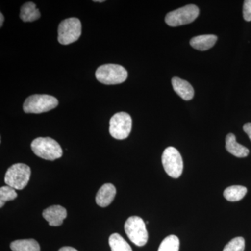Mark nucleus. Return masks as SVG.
<instances>
[{
    "label": "nucleus",
    "instance_id": "f257e3e1",
    "mask_svg": "<svg viewBox=\"0 0 251 251\" xmlns=\"http://www.w3.org/2000/svg\"><path fill=\"white\" fill-rule=\"evenodd\" d=\"M31 148L36 156L49 161H54L61 158L62 149L56 140L49 138H38L33 140Z\"/></svg>",
    "mask_w": 251,
    "mask_h": 251
},
{
    "label": "nucleus",
    "instance_id": "f03ea898",
    "mask_svg": "<svg viewBox=\"0 0 251 251\" xmlns=\"http://www.w3.org/2000/svg\"><path fill=\"white\" fill-rule=\"evenodd\" d=\"M96 77L105 85H117L126 80L128 72L125 67L118 64H104L97 69Z\"/></svg>",
    "mask_w": 251,
    "mask_h": 251
},
{
    "label": "nucleus",
    "instance_id": "7ed1b4c3",
    "mask_svg": "<svg viewBox=\"0 0 251 251\" xmlns=\"http://www.w3.org/2000/svg\"><path fill=\"white\" fill-rule=\"evenodd\" d=\"M58 100L48 94H34L28 97L23 104V110L26 113L40 114L55 108Z\"/></svg>",
    "mask_w": 251,
    "mask_h": 251
},
{
    "label": "nucleus",
    "instance_id": "20e7f679",
    "mask_svg": "<svg viewBox=\"0 0 251 251\" xmlns=\"http://www.w3.org/2000/svg\"><path fill=\"white\" fill-rule=\"evenodd\" d=\"M31 176V169L27 165L16 163L10 167L5 175L4 181L7 186L16 190L25 188Z\"/></svg>",
    "mask_w": 251,
    "mask_h": 251
},
{
    "label": "nucleus",
    "instance_id": "39448f33",
    "mask_svg": "<svg viewBox=\"0 0 251 251\" xmlns=\"http://www.w3.org/2000/svg\"><path fill=\"white\" fill-rule=\"evenodd\" d=\"M126 234L128 239L138 247H143L148 241L146 224L139 216H130L125 225Z\"/></svg>",
    "mask_w": 251,
    "mask_h": 251
},
{
    "label": "nucleus",
    "instance_id": "423d86ee",
    "mask_svg": "<svg viewBox=\"0 0 251 251\" xmlns=\"http://www.w3.org/2000/svg\"><path fill=\"white\" fill-rule=\"evenodd\" d=\"M82 34V25L78 18L64 20L59 25L58 41L62 45H69L78 40Z\"/></svg>",
    "mask_w": 251,
    "mask_h": 251
},
{
    "label": "nucleus",
    "instance_id": "0eeeda50",
    "mask_svg": "<svg viewBox=\"0 0 251 251\" xmlns=\"http://www.w3.org/2000/svg\"><path fill=\"white\" fill-rule=\"evenodd\" d=\"M199 9L196 5H186L168 13L165 21L171 27L184 25L193 23L199 16Z\"/></svg>",
    "mask_w": 251,
    "mask_h": 251
},
{
    "label": "nucleus",
    "instance_id": "6e6552de",
    "mask_svg": "<svg viewBox=\"0 0 251 251\" xmlns=\"http://www.w3.org/2000/svg\"><path fill=\"white\" fill-rule=\"evenodd\" d=\"M162 163L167 174L173 178H179L183 173L184 163L179 151L173 147H168L162 154Z\"/></svg>",
    "mask_w": 251,
    "mask_h": 251
},
{
    "label": "nucleus",
    "instance_id": "1a4fd4ad",
    "mask_svg": "<svg viewBox=\"0 0 251 251\" xmlns=\"http://www.w3.org/2000/svg\"><path fill=\"white\" fill-rule=\"evenodd\" d=\"M132 129V119L126 112L115 114L110 121V135L117 140H124L128 138Z\"/></svg>",
    "mask_w": 251,
    "mask_h": 251
},
{
    "label": "nucleus",
    "instance_id": "9d476101",
    "mask_svg": "<svg viewBox=\"0 0 251 251\" xmlns=\"http://www.w3.org/2000/svg\"><path fill=\"white\" fill-rule=\"evenodd\" d=\"M65 208L60 205H53L46 209L43 212V217L49 222L50 226H60L67 218Z\"/></svg>",
    "mask_w": 251,
    "mask_h": 251
},
{
    "label": "nucleus",
    "instance_id": "9b49d317",
    "mask_svg": "<svg viewBox=\"0 0 251 251\" xmlns=\"http://www.w3.org/2000/svg\"><path fill=\"white\" fill-rule=\"evenodd\" d=\"M116 196V188L113 184H105L99 189L96 196V202L101 207L110 205Z\"/></svg>",
    "mask_w": 251,
    "mask_h": 251
},
{
    "label": "nucleus",
    "instance_id": "f8f14e48",
    "mask_svg": "<svg viewBox=\"0 0 251 251\" xmlns=\"http://www.w3.org/2000/svg\"><path fill=\"white\" fill-rule=\"evenodd\" d=\"M172 85L175 92L184 100H191L194 97L193 87L188 81L178 77H174L172 79Z\"/></svg>",
    "mask_w": 251,
    "mask_h": 251
},
{
    "label": "nucleus",
    "instance_id": "ddd939ff",
    "mask_svg": "<svg viewBox=\"0 0 251 251\" xmlns=\"http://www.w3.org/2000/svg\"><path fill=\"white\" fill-rule=\"evenodd\" d=\"M217 36L214 34H204L195 36L190 41V44L193 49L201 51H205L211 49L217 41Z\"/></svg>",
    "mask_w": 251,
    "mask_h": 251
},
{
    "label": "nucleus",
    "instance_id": "4468645a",
    "mask_svg": "<svg viewBox=\"0 0 251 251\" xmlns=\"http://www.w3.org/2000/svg\"><path fill=\"white\" fill-rule=\"evenodd\" d=\"M226 148L228 152L238 158H244L249 154V149L238 143L233 133H229L226 136Z\"/></svg>",
    "mask_w": 251,
    "mask_h": 251
},
{
    "label": "nucleus",
    "instance_id": "2eb2a0df",
    "mask_svg": "<svg viewBox=\"0 0 251 251\" xmlns=\"http://www.w3.org/2000/svg\"><path fill=\"white\" fill-rule=\"evenodd\" d=\"M20 17L23 22H33L41 17L40 11L34 3L29 1L23 5Z\"/></svg>",
    "mask_w": 251,
    "mask_h": 251
},
{
    "label": "nucleus",
    "instance_id": "dca6fc26",
    "mask_svg": "<svg viewBox=\"0 0 251 251\" xmlns=\"http://www.w3.org/2000/svg\"><path fill=\"white\" fill-rule=\"evenodd\" d=\"M10 248L13 251H41L39 243L33 239L14 241Z\"/></svg>",
    "mask_w": 251,
    "mask_h": 251
},
{
    "label": "nucleus",
    "instance_id": "f3484780",
    "mask_svg": "<svg viewBox=\"0 0 251 251\" xmlns=\"http://www.w3.org/2000/svg\"><path fill=\"white\" fill-rule=\"evenodd\" d=\"M247 193V188L242 186H229L224 191V196L227 201L237 202L244 198Z\"/></svg>",
    "mask_w": 251,
    "mask_h": 251
},
{
    "label": "nucleus",
    "instance_id": "a211bd4d",
    "mask_svg": "<svg viewBox=\"0 0 251 251\" xmlns=\"http://www.w3.org/2000/svg\"><path fill=\"white\" fill-rule=\"evenodd\" d=\"M109 245L112 251H133L128 242L117 233L112 234L109 237Z\"/></svg>",
    "mask_w": 251,
    "mask_h": 251
},
{
    "label": "nucleus",
    "instance_id": "6ab92c4d",
    "mask_svg": "<svg viewBox=\"0 0 251 251\" xmlns=\"http://www.w3.org/2000/svg\"><path fill=\"white\" fill-rule=\"evenodd\" d=\"M179 238L175 235H170L163 239L158 251H179Z\"/></svg>",
    "mask_w": 251,
    "mask_h": 251
},
{
    "label": "nucleus",
    "instance_id": "aec40b11",
    "mask_svg": "<svg viewBox=\"0 0 251 251\" xmlns=\"http://www.w3.org/2000/svg\"><path fill=\"white\" fill-rule=\"evenodd\" d=\"M17 196V193L14 188L9 186H2L0 188V207H2L5 202L14 201Z\"/></svg>",
    "mask_w": 251,
    "mask_h": 251
},
{
    "label": "nucleus",
    "instance_id": "412c9836",
    "mask_svg": "<svg viewBox=\"0 0 251 251\" xmlns=\"http://www.w3.org/2000/svg\"><path fill=\"white\" fill-rule=\"evenodd\" d=\"M245 240L242 237L234 238L227 244L223 251H244Z\"/></svg>",
    "mask_w": 251,
    "mask_h": 251
},
{
    "label": "nucleus",
    "instance_id": "4be33fe9",
    "mask_svg": "<svg viewBox=\"0 0 251 251\" xmlns=\"http://www.w3.org/2000/svg\"><path fill=\"white\" fill-rule=\"evenodd\" d=\"M243 16L246 21H251V0L244 1Z\"/></svg>",
    "mask_w": 251,
    "mask_h": 251
},
{
    "label": "nucleus",
    "instance_id": "5701e85b",
    "mask_svg": "<svg viewBox=\"0 0 251 251\" xmlns=\"http://www.w3.org/2000/svg\"><path fill=\"white\" fill-rule=\"evenodd\" d=\"M243 129H244L245 133L249 135V138H250L251 141V123H247L243 126Z\"/></svg>",
    "mask_w": 251,
    "mask_h": 251
},
{
    "label": "nucleus",
    "instance_id": "b1692460",
    "mask_svg": "<svg viewBox=\"0 0 251 251\" xmlns=\"http://www.w3.org/2000/svg\"><path fill=\"white\" fill-rule=\"evenodd\" d=\"M58 251H78L76 250V249H74V248L70 247H64L61 248Z\"/></svg>",
    "mask_w": 251,
    "mask_h": 251
},
{
    "label": "nucleus",
    "instance_id": "393cba45",
    "mask_svg": "<svg viewBox=\"0 0 251 251\" xmlns=\"http://www.w3.org/2000/svg\"><path fill=\"white\" fill-rule=\"evenodd\" d=\"M4 16H3L2 13L0 14V27H2L3 23H4Z\"/></svg>",
    "mask_w": 251,
    "mask_h": 251
},
{
    "label": "nucleus",
    "instance_id": "a878e982",
    "mask_svg": "<svg viewBox=\"0 0 251 251\" xmlns=\"http://www.w3.org/2000/svg\"><path fill=\"white\" fill-rule=\"evenodd\" d=\"M95 1V2H103V1H104V0H100V1H99V0H97V1Z\"/></svg>",
    "mask_w": 251,
    "mask_h": 251
}]
</instances>
